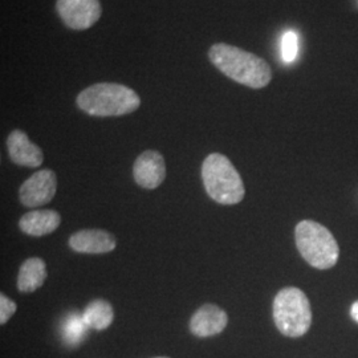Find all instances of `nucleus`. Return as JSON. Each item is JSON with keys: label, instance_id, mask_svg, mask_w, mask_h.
<instances>
[{"label": "nucleus", "instance_id": "nucleus-5", "mask_svg": "<svg viewBox=\"0 0 358 358\" xmlns=\"http://www.w3.org/2000/svg\"><path fill=\"white\" fill-rule=\"evenodd\" d=\"M273 320L287 337H301L312 325V308L307 294L296 287L282 288L273 300Z\"/></svg>", "mask_w": 358, "mask_h": 358}, {"label": "nucleus", "instance_id": "nucleus-1", "mask_svg": "<svg viewBox=\"0 0 358 358\" xmlns=\"http://www.w3.org/2000/svg\"><path fill=\"white\" fill-rule=\"evenodd\" d=\"M208 57L222 73L244 87L262 90L272 80L271 66L264 59L230 44H214L208 51Z\"/></svg>", "mask_w": 358, "mask_h": 358}, {"label": "nucleus", "instance_id": "nucleus-16", "mask_svg": "<svg viewBox=\"0 0 358 358\" xmlns=\"http://www.w3.org/2000/svg\"><path fill=\"white\" fill-rule=\"evenodd\" d=\"M299 52V38L294 31H287L282 38V57L285 63H292Z\"/></svg>", "mask_w": 358, "mask_h": 358}, {"label": "nucleus", "instance_id": "nucleus-6", "mask_svg": "<svg viewBox=\"0 0 358 358\" xmlns=\"http://www.w3.org/2000/svg\"><path fill=\"white\" fill-rule=\"evenodd\" d=\"M57 13L64 24L76 31H84L101 17L100 0H57Z\"/></svg>", "mask_w": 358, "mask_h": 358}, {"label": "nucleus", "instance_id": "nucleus-8", "mask_svg": "<svg viewBox=\"0 0 358 358\" xmlns=\"http://www.w3.org/2000/svg\"><path fill=\"white\" fill-rule=\"evenodd\" d=\"M133 176L143 189H157L166 178L165 158L155 150L143 152L134 162Z\"/></svg>", "mask_w": 358, "mask_h": 358}, {"label": "nucleus", "instance_id": "nucleus-2", "mask_svg": "<svg viewBox=\"0 0 358 358\" xmlns=\"http://www.w3.org/2000/svg\"><path fill=\"white\" fill-rule=\"evenodd\" d=\"M140 96L122 84L99 83L77 96V106L94 117H118L136 112Z\"/></svg>", "mask_w": 358, "mask_h": 358}, {"label": "nucleus", "instance_id": "nucleus-13", "mask_svg": "<svg viewBox=\"0 0 358 358\" xmlns=\"http://www.w3.org/2000/svg\"><path fill=\"white\" fill-rule=\"evenodd\" d=\"M47 279V266L40 257H29L22 264L17 275V288L20 292H35Z\"/></svg>", "mask_w": 358, "mask_h": 358}, {"label": "nucleus", "instance_id": "nucleus-7", "mask_svg": "<svg viewBox=\"0 0 358 358\" xmlns=\"http://www.w3.org/2000/svg\"><path fill=\"white\" fill-rule=\"evenodd\" d=\"M57 190V178L53 170L44 169L32 174L19 189L22 205L35 208L50 203Z\"/></svg>", "mask_w": 358, "mask_h": 358}, {"label": "nucleus", "instance_id": "nucleus-3", "mask_svg": "<svg viewBox=\"0 0 358 358\" xmlns=\"http://www.w3.org/2000/svg\"><path fill=\"white\" fill-rule=\"evenodd\" d=\"M202 179L206 192L219 205H236L243 201V180L226 155L210 154L202 165Z\"/></svg>", "mask_w": 358, "mask_h": 358}, {"label": "nucleus", "instance_id": "nucleus-17", "mask_svg": "<svg viewBox=\"0 0 358 358\" xmlns=\"http://www.w3.org/2000/svg\"><path fill=\"white\" fill-rule=\"evenodd\" d=\"M16 309H17L16 303H13L8 296L4 294H0V324L1 325H4L13 317Z\"/></svg>", "mask_w": 358, "mask_h": 358}, {"label": "nucleus", "instance_id": "nucleus-19", "mask_svg": "<svg viewBox=\"0 0 358 358\" xmlns=\"http://www.w3.org/2000/svg\"><path fill=\"white\" fill-rule=\"evenodd\" d=\"M155 358H169V357H155Z\"/></svg>", "mask_w": 358, "mask_h": 358}, {"label": "nucleus", "instance_id": "nucleus-18", "mask_svg": "<svg viewBox=\"0 0 358 358\" xmlns=\"http://www.w3.org/2000/svg\"><path fill=\"white\" fill-rule=\"evenodd\" d=\"M350 316H352V319L358 324V300L352 306V308H350Z\"/></svg>", "mask_w": 358, "mask_h": 358}, {"label": "nucleus", "instance_id": "nucleus-9", "mask_svg": "<svg viewBox=\"0 0 358 358\" xmlns=\"http://www.w3.org/2000/svg\"><path fill=\"white\" fill-rule=\"evenodd\" d=\"M227 324L229 316L222 308L205 304L192 315L190 332L196 337H211L223 332Z\"/></svg>", "mask_w": 358, "mask_h": 358}, {"label": "nucleus", "instance_id": "nucleus-14", "mask_svg": "<svg viewBox=\"0 0 358 358\" xmlns=\"http://www.w3.org/2000/svg\"><path fill=\"white\" fill-rule=\"evenodd\" d=\"M85 324L94 331H103L109 328L115 319L113 307L103 299H97L90 303L83 312Z\"/></svg>", "mask_w": 358, "mask_h": 358}, {"label": "nucleus", "instance_id": "nucleus-4", "mask_svg": "<svg viewBox=\"0 0 358 358\" xmlns=\"http://www.w3.org/2000/svg\"><path fill=\"white\" fill-rule=\"evenodd\" d=\"M296 245L308 264L317 269H329L338 262L340 248L332 232L313 220H303L294 230Z\"/></svg>", "mask_w": 358, "mask_h": 358}, {"label": "nucleus", "instance_id": "nucleus-11", "mask_svg": "<svg viewBox=\"0 0 358 358\" xmlns=\"http://www.w3.org/2000/svg\"><path fill=\"white\" fill-rule=\"evenodd\" d=\"M69 247L81 254H106L115 248L112 234L103 230H81L69 238Z\"/></svg>", "mask_w": 358, "mask_h": 358}, {"label": "nucleus", "instance_id": "nucleus-10", "mask_svg": "<svg viewBox=\"0 0 358 358\" xmlns=\"http://www.w3.org/2000/svg\"><path fill=\"white\" fill-rule=\"evenodd\" d=\"M8 154L13 164L19 166H41L44 155L38 145L29 141L24 131L16 129L7 138Z\"/></svg>", "mask_w": 358, "mask_h": 358}, {"label": "nucleus", "instance_id": "nucleus-12", "mask_svg": "<svg viewBox=\"0 0 358 358\" xmlns=\"http://www.w3.org/2000/svg\"><path fill=\"white\" fill-rule=\"evenodd\" d=\"M62 223L60 214L55 210H36L27 213L19 220V227L27 235L44 236L56 230Z\"/></svg>", "mask_w": 358, "mask_h": 358}, {"label": "nucleus", "instance_id": "nucleus-15", "mask_svg": "<svg viewBox=\"0 0 358 358\" xmlns=\"http://www.w3.org/2000/svg\"><path fill=\"white\" fill-rule=\"evenodd\" d=\"M88 328L90 327L85 324L83 315L71 313L65 320L64 327H63L65 341L71 345H76L78 343H81Z\"/></svg>", "mask_w": 358, "mask_h": 358}]
</instances>
